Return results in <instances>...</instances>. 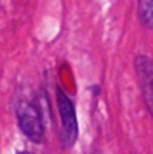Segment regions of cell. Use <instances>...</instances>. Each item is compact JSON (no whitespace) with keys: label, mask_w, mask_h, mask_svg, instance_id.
<instances>
[{"label":"cell","mask_w":153,"mask_h":154,"mask_svg":"<svg viewBox=\"0 0 153 154\" xmlns=\"http://www.w3.org/2000/svg\"><path fill=\"white\" fill-rule=\"evenodd\" d=\"M134 68L144 100L153 115V61L148 56L138 54L134 60Z\"/></svg>","instance_id":"3"},{"label":"cell","mask_w":153,"mask_h":154,"mask_svg":"<svg viewBox=\"0 0 153 154\" xmlns=\"http://www.w3.org/2000/svg\"><path fill=\"white\" fill-rule=\"evenodd\" d=\"M16 118L22 131L34 142H42L43 123L39 109L33 101H19L16 106Z\"/></svg>","instance_id":"1"},{"label":"cell","mask_w":153,"mask_h":154,"mask_svg":"<svg viewBox=\"0 0 153 154\" xmlns=\"http://www.w3.org/2000/svg\"><path fill=\"white\" fill-rule=\"evenodd\" d=\"M19 154H31V153H29V152H22V153H19Z\"/></svg>","instance_id":"5"},{"label":"cell","mask_w":153,"mask_h":154,"mask_svg":"<svg viewBox=\"0 0 153 154\" xmlns=\"http://www.w3.org/2000/svg\"><path fill=\"white\" fill-rule=\"evenodd\" d=\"M57 106L62 125V145L70 147L77 138V119L73 103L60 88H57Z\"/></svg>","instance_id":"2"},{"label":"cell","mask_w":153,"mask_h":154,"mask_svg":"<svg viewBox=\"0 0 153 154\" xmlns=\"http://www.w3.org/2000/svg\"><path fill=\"white\" fill-rule=\"evenodd\" d=\"M138 18L146 29H153V0H138Z\"/></svg>","instance_id":"4"}]
</instances>
